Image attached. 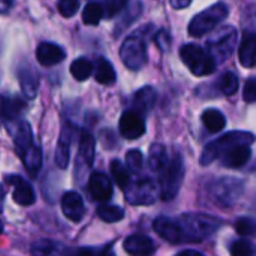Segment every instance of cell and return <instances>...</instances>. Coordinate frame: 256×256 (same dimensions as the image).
Instances as JSON below:
<instances>
[{
  "mask_svg": "<svg viewBox=\"0 0 256 256\" xmlns=\"http://www.w3.org/2000/svg\"><path fill=\"white\" fill-rule=\"evenodd\" d=\"M183 243H201L213 237L222 226V220L210 214L186 213L177 218Z\"/></svg>",
  "mask_w": 256,
  "mask_h": 256,
  "instance_id": "cell-1",
  "label": "cell"
},
{
  "mask_svg": "<svg viewBox=\"0 0 256 256\" xmlns=\"http://www.w3.org/2000/svg\"><path fill=\"white\" fill-rule=\"evenodd\" d=\"M152 30H153V26L140 27L130 36H128L124 42L122 44L120 57L129 70L136 72V70H141L147 64V60H148L147 38Z\"/></svg>",
  "mask_w": 256,
  "mask_h": 256,
  "instance_id": "cell-2",
  "label": "cell"
},
{
  "mask_svg": "<svg viewBox=\"0 0 256 256\" xmlns=\"http://www.w3.org/2000/svg\"><path fill=\"white\" fill-rule=\"evenodd\" d=\"M255 135L250 132H243V130L228 132V134L222 135L220 138H218L216 141H212L204 148L200 162L202 166H208L213 162H216L218 159L220 160L231 148H234L237 146H250L255 142Z\"/></svg>",
  "mask_w": 256,
  "mask_h": 256,
  "instance_id": "cell-3",
  "label": "cell"
},
{
  "mask_svg": "<svg viewBox=\"0 0 256 256\" xmlns=\"http://www.w3.org/2000/svg\"><path fill=\"white\" fill-rule=\"evenodd\" d=\"M238 40V32L232 26H225L219 28L213 36L208 38L206 50L214 60V63L219 66L225 63L234 52Z\"/></svg>",
  "mask_w": 256,
  "mask_h": 256,
  "instance_id": "cell-4",
  "label": "cell"
},
{
  "mask_svg": "<svg viewBox=\"0 0 256 256\" xmlns=\"http://www.w3.org/2000/svg\"><path fill=\"white\" fill-rule=\"evenodd\" d=\"M230 15V8L225 3H216L208 9L196 14L189 24V34L194 38H202L212 33L220 22H224Z\"/></svg>",
  "mask_w": 256,
  "mask_h": 256,
  "instance_id": "cell-5",
  "label": "cell"
},
{
  "mask_svg": "<svg viewBox=\"0 0 256 256\" xmlns=\"http://www.w3.org/2000/svg\"><path fill=\"white\" fill-rule=\"evenodd\" d=\"M183 63L195 76H206L216 70L218 64L208 54V51L196 44H188L180 50Z\"/></svg>",
  "mask_w": 256,
  "mask_h": 256,
  "instance_id": "cell-6",
  "label": "cell"
},
{
  "mask_svg": "<svg viewBox=\"0 0 256 256\" xmlns=\"http://www.w3.org/2000/svg\"><path fill=\"white\" fill-rule=\"evenodd\" d=\"M184 160L182 154H176L171 158L170 165L166 170L159 176V184H160V196L164 201H172L184 180Z\"/></svg>",
  "mask_w": 256,
  "mask_h": 256,
  "instance_id": "cell-7",
  "label": "cell"
},
{
  "mask_svg": "<svg viewBox=\"0 0 256 256\" xmlns=\"http://www.w3.org/2000/svg\"><path fill=\"white\" fill-rule=\"evenodd\" d=\"M208 194L214 202L224 207H232L244 194V183L234 177H224L210 184Z\"/></svg>",
  "mask_w": 256,
  "mask_h": 256,
  "instance_id": "cell-8",
  "label": "cell"
},
{
  "mask_svg": "<svg viewBox=\"0 0 256 256\" xmlns=\"http://www.w3.org/2000/svg\"><path fill=\"white\" fill-rule=\"evenodd\" d=\"M124 198L130 206H152L158 200L156 184L150 178H138L124 190Z\"/></svg>",
  "mask_w": 256,
  "mask_h": 256,
  "instance_id": "cell-9",
  "label": "cell"
},
{
  "mask_svg": "<svg viewBox=\"0 0 256 256\" xmlns=\"http://www.w3.org/2000/svg\"><path fill=\"white\" fill-rule=\"evenodd\" d=\"M118 129H120V134L123 138L138 140L146 134L147 126H146L144 117L141 114H138L136 111L130 110V111L123 112L120 123H118Z\"/></svg>",
  "mask_w": 256,
  "mask_h": 256,
  "instance_id": "cell-10",
  "label": "cell"
},
{
  "mask_svg": "<svg viewBox=\"0 0 256 256\" xmlns=\"http://www.w3.org/2000/svg\"><path fill=\"white\" fill-rule=\"evenodd\" d=\"M62 212L68 220L80 224L87 212L82 196L76 192H66L62 196Z\"/></svg>",
  "mask_w": 256,
  "mask_h": 256,
  "instance_id": "cell-11",
  "label": "cell"
},
{
  "mask_svg": "<svg viewBox=\"0 0 256 256\" xmlns=\"http://www.w3.org/2000/svg\"><path fill=\"white\" fill-rule=\"evenodd\" d=\"M8 180H9V184L14 188L12 198H14V201L18 206H21V207H30V206L34 204L36 194H34L32 184L27 180H24L20 176H10V177H8Z\"/></svg>",
  "mask_w": 256,
  "mask_h": 256,
  "instance_id": "cell-12",
  "label": "cell"
},
{
  "mask_svg": "<svg viewBox=\"0 0 256 256\" xmlns=\"http://www.w3.org/2000/svg\"><path fill=\"white\" fill-rule=\"evenodd\" d=\"M153 230L160 238H164L168 243H172V244L183 243V237H182V231H180V225L177 219L160 216L153 222Z\"/></svg>",
  "mask_w": 256,
  "mask_h": 256,
  "instance_id": "cell-13",
  "label": "cell"
},
{
  "mask_svg": "<svg viewBox=\"0 0 256 256\" xmlns=\"http://www.w3.org/2000/svg\"><path fill=\"white\" fill-rule=\"evenodd\" d=\"M88 190L94 201L106 202L112 196V183L104 172H93L88 180Z\"/></svg>",
  "mask_w": 256,
  "mask_h": 256,
  "instance_id": "cell-14",
  "label": "cell"
},
{
  "mask_svg": "<svg viewBox=\"0 0 256 256\" xmlns=\"http://www.w3.org/2000/svg\"><path fill=\"white\" fill-rule=\"evenodd\" d=\"M18 80L21 86V92L27 99H34L39 90V75L38 72L27 63L22 62L18 68Z\"/></svg>",
  "mask_w": 256,
  "mask_h": 256,
  "instance_id": "cell-15",
  "label": "cell"
},
{
  "mask_svg": "<svg viewBox=\"0 0 256 256\" xmlns=\"http://www.w3.org/2000/svg\"><path fill=\"white\" fill-rule=\"evenodd\" d=\"M74 138V129L69 124L63 126V130L60 134L57 147H56V165L60 170H68L70 164V144Z\"/></svg>",
  "mask_w": 256,
  "mask_h": 256,
  "instance_id": "cell-16",
  "label": "cell"
},
{
  "mask_svg": "<svg viewBox=\"0 0 256 256\" xmlns=\"http://www.w3.org/2000/svg\"><path fill=\"white\" fill-rule=\"evenodd\" d=\"M36 57L42 66L51 68V66L62 63L66 58V51L57 44L42 42V44H39V46L36 50Z\"/></svg>",
  "mask_w": 256,
  "mask_h": 256,
  "instance_id": "cell-17",
  "label": "cell"
},
{
  "mask_svg": "<svg viewBox=\"0 0 256 256\" xmlns=\"http://www.w3.org/2000/svg\"><path fill=\"white\" fill-rule=\"evenodd\" d=\"M123 248L129 256H153L156 252V246L153 240L141 234L128 237L123 243Z\"/></svg>",
  "mask_w": 256,
  "mask_h": 256,
  "instance_id": "cell-18",
  "label": "cell"
},
{
  "mask_svg": "<svg viewBox=\"0 0 256 256\" xmlns=\"http://www.w3.org/2000/svg\"><path fill=\"white\" fill-rule=\"evenodd\" d=\"M238 58L243 68L252 69L256 66V33L244 32L240 48H238Z\"/></svg>",
  "mask_w": 256,
  "mask_h": 256,
  "instance_id": "cell-19",
  "label": "cell"
},
{
  "mask_svg": "<svg viewBox=\"0 0 256 256\" xmlns=\"http://www.w3.org/2000/svg\"><path fill=\"white\" fill-rule=\"evenodd\" d=\"M32 256H74L72 250L54 240H38L30 248Z\"/></svg>",
  "mask_w": 256,
  "mask_h": 256,
  "instance_id": "cell-20",
  "label": "cell"
},
{
  "mask_svg": "<svg viewBox=\"0 0 256 256\" xmlns=\"http://www.w3.org/2000/svg\"><path fill=\"white\" fill-rule=\"evenodd\" d=\"M94 156H96V142L94 138L90 134H82L81 142H80V152H78V162L76 166L78 170H88L94 164Z\"/></svg>",
  "mask_w": 256,
  "mask_h": 256,
  "instance_id": "cell-21",
  "label": "cell"
},
{
  "mask_svg": "<svg viewBox=\"0 0 256 256\" xmlns=\"http://www.w3.org/2000/svg\"><path fill=\"white\" fill-rule=\"evenodd\" d=\"M156 99H158V93L152 86L140 88L134 94V111H136L138 114L146 117L154 108Z\"/></svg>",
  "mask_w": 256,
  "mask_h": 256,
  "instance_id": "cell-22",
  "label": "cell"
},
{
  "mask_svg": "<svg viewBox=\"0 0 256 256\" xmlns=\"http://www.w3.org/2000/svg\"><path fill=\"white\" fill-rule=\"evenodd\" d=\"M252 158V147L250 146H237L231 148L222 159L220 164L226 168L237 170L243 168Z\"/></svg>",
  "mask_w": 256,
  "mask_h": 256,
  "instance_id": "cell-23",
  "label": "cell"
},
{
  "mask_svg": "<svg viewBox=\"0 0 256 256\" xmlns=\"http://www.w3.org/2000/svg\"><path fill=\"white\" fill-rule=\"evenodd\" d=\"M171 159L168 156V150L164 144H153L150 147V153H148V165H150V170L152 172L160 176L166 166L170 165Z\"/></svg>",
  "mask_w": 256,
  "mask_h": 256,
  "instance_id": "cell-24",
  "label": "cell"
},
{
  "mask_svg": "<svg viewBox=\"0 0 256 256\" xmlns=\"http://www.w3.org/2000/svg\"><path fill=\"white\" fill-rule=\"evenodd\" d=\"M142 9H144V4L141 3V2H132V3H129L128 4V8L123 10V14H122V18H120V21L117 22V26H116V30H114V34L116 36H118L120 33H123L135 20H138L140 16H141V14H142Z\"/></svg>",
  "mask_w": 256,
  "mask_h": 256,
  "instance_id": "cell-25",
  "label": "cell"
},
{
  "mask_svg": "<svg viewBox=\"0 0 256 256\" xmlns=\"http://www.w3.org/2000/svg\"><path fill=\"white\" fill-rule=\"evenodd\" d=\"M96 81L99 84L108 86V84H114L117 81V74L116 69L112 66V63L110 60H106L105 57H99L96 60Z\"/></svg>",
  "mask_w": 256,
  "mask_h": 256,
  "instance_id": "cell-26",
  "label": "cell"
},
{
  "mask_svg": "<svg viewBox=\"0 0 256 256\" xmlns=\"http://www.w3.org/2000/svg\"><path fill=\"white\" fill-rule=\"evenodd\" d=\"M202 123L207 128V130L212 132V134L222 132L226 128V118H225L224 112H220L219 110H214V108H210V110L204 111Z\"/></svg>",
  "mask_w": 256,
  "mask_h": 256,
  "instance_id": "cell-27",
  "label": "cell"
},
{
  "mask_svg": "<svg viewBox=\"0 0 256 256\" xmlns=\"http://www.w3.org/2000/svg\"><path fill=\"white\" fill-rule=\"evenodd\" d=\"M105 16V8L100 3L90 2L84 6L82 10V21L86 26H98L100 20Z\"/></svg>",
  "mask_w": 256,
  "mask_h": 256,
  "instance_id": "cell-28",
  "label": "cell"
},
{
  "mask_svg": "<svg viewBox=\"0 0 256 256\" xmlns=\"http://www.w3.org/2000/svg\"><path fill=\"white\" fill-rule=\"evenodd\" d=\"M70 74L80 82L87 81L92 76V74H93V64H92V62L88 58L80 57V58H76L70 64Z\"/></svg>",
  "mask_w": 256,
  "mask_h": 256,
  "instance_id": "cell-29",
  "label": "cell"
},
{
  "mask_svg": "<svg viewBox=\"0 0 256 256\" xmlns=\"http://www.w3.org/2000/svg\"><path fill=\"white\" fill-rule=\"evenodd\" d=\"M22 108H26V104H22L20 99H9L6 96H3V122H9V120H16L21 118V111Z\"/></svg>",
  "mask_w": 256,
  "mask_h": 256,
  "instance_id": "cell-30",
  "label": "cell"
},
{
  "mask_svg": "<svg viewBox=\"0 0 256 256\" xmlns=\"http://www.w3.org/2000/svg\"><path fill=\"white\" fill-rule=\"evenodd\" d=\"M111 174H112L116 183H117L123 190H126V189L129 188V184L132 183L130 171H129L120 160H112V162H111Z\"/></svg>",
  "mask_w": 256,
  "mask_h": 256,
  "instance_id": "cell-31",
  "label": "cell"
},
{
  "mask_svg": "<svg viewBox=\"0 0 256 256\" xmlns=\"http://www.w3.org/2000/svg\"><path fill=\"white\" fill-rule=\"evenodd\" d=\"M98 214L105 224H117L124 219V210L117 206L104 204L98 208Z\"/></svg>",
  "mask_w": 256,
  "mask_h": 256,
  "instance_id": "cell-32",
  "label": "cell"
},
{
  "mask_svg": "<svg viewBox=\"0 0 256 256\" xmlns=\"http://www.w3.org/2000/svg\"><path fill=\"white\" fill-rule=\"evenodd\" d=\"M218 86H219V90L225 96H232L238 90V78H237V75L234 72H225L220 76Z\"/></svg>",
  "mask_w": 256,
  "mask_h": 256,
  "instance_id": "cell-33",
  "label": "cell"
},
{
  "mask_svg": "<svg viewBox=\"0 0 256 256\" xmlns=\"http://www.w3.org/2000/svg\"><path fill=\"white\" fill-rule=\"evenodd\" d=\"M234 228L238 236L242 237H250L256 236V220L252 218H240L236 220Z\"/></svg>",
  "mask_w": 256,
  "mask_h": 256,
  "instance_id": "cell-34",
  "label": "cell"
},
{
  "mask_svg": "<svg viewBox=\"0 0 256 256\" xmlns=\"http://www.w3.org/2000/svg\"><path fill=\"white\" fill-rule=\"evenodd\" d=\"M126 164H128V170L132 174H140L142 171L144 166V156L140 150H130L126 154Z\"/></svg>",
  "mask_w": 256,
  "mask_h": 256,
  "instance_id": "cell-35",
  "label": "cell"
},
{
  "mask_svg": "<svg viewBox=\"0 0 256 256\" xmlns=\"http://www.w3.org/2000/svg\"><path fill=\"white\" fill-rule=\"evenodd\" d=\"M231 256H255V248L249 240H237L231 244Z\"/></svg>",
  "mask_w": 256,
  "mask_h": 256,
  "instance_id": "cell-36",
  "label": "cell"
},
{
  "mask_svg": "<svg viewBox=\"0 0 256 256\" xmlns=\"http://www.w3.org/2000/svg\"><path fill=\"white\" fill-rule=\"evenodd\" d=\"M128 2H123V0H110V2H106L105 4H104V8H105V15L108 16V18H114L116 15H122L123 14V10L128 8Z\"/></svg>",
  "mask_w": 256,
  "mask_h": 256,
  "instance_id": "cell-37",
  "label": "cell"
},
{
  "mask_svg": "<svg viewBox=\"0 0 256 256\" xmlns=\"http://www.w3.org/2000/svg\"><path fill=\"white\" fill-rule=\"evenodd\" d=\"M57 8H58V12L62 14V16L72 18L80 9V2L78 0H62Z\"/></svg>",
  "mask_w": 256,
  "mask_h": 256,
  "instance_id": "cell-38",
  "label": "cell"
},
{
  "mask_svg": "<svg viewBox=\"0 0 256 256\" xmlns=\"http://www.w3.org/2000/svg\"><path fill=\"white\" fill-rule=\"evenodd\" d=\"M243 99L248 104H255L256 102V76L249 78L244 84L243 88Z\"/></svg>",
  "mask_w": 256,
  "mask_h": 256,
  "instance_id": "cell-39",
  "label": "cell"
},
{
  "mask_svg": "<svg viewBox=\"0 0 256 256\" xmlns=\"http://www.w3.org/2000/svg\"><path fill=\"white\" fill-rule=\"evenodd\" d=\"M154 44L160 48L162 52H166L170 50V44H171L168 32L166 30H159L158 33H154Z\"/></svg>",
  "mask_w": 256,
  "mask_h": 256,
  "instance_id": "cell-40",
  "label": "cell"
},
{
  "mask_svg": "<svg viewBox=\"0 0 256 256\" xmlns=\"http://www.w3.org/2000/svg\"><path fill=\"white\" fill-rule=\"evenodd\" d=\"M100 254H98L96 252V249H93V248H82V249H78L74 256H99Z\"/></svg>",
  "mask_w": 256,
  "mask_h": 256,
  "instance_id": "cell-41",
  "label": "cell"
},
{
  "mask_svg": "<svg viewBox=\"0 0 256 256\" xmlns=\"http://www.w3.org/2000/svg\"><path fill=\"white\" fill-rule=\"evenodd\" d=\"M190 0H184V2H180V0H171V6L174 9H184L188 6H190Z\"/></svg>",
  "mask_w": 256,
  "mask_h": 256,
  "instance_id": "cell-42",
  "label": "cell"
},
{
  "mask_svg": "<svg viewBox=\"0 0 256 256\" xmlns=\"http://www.w3.org/2000/svg\"><path fill=\"white\" fill-rule=\"evenodd\" d=\"M176 256H204L202 254L196 252V250H184V252H180L178 255Z\"/></svg>",
  "mask_w": 256,
  "mask_h": 256,
  "instance_id": "cell-43",
  "label": "cell"
},
{
  "mask_svg": "<svg viewBox=\"0 0 256 256\" xmlns=\"http://www.w3.org/2000/svg\"><path fill=\"white\" fill-rule=\"evenodd\" d=\"M99 256H116V255H114V252H112L111 249H106V250H104V252H102Z\"/></svg>",
  "mask_w": 256,
  "mask_h": 256,
  "instance_id": "cell-44",
  "label": "cell"
}]
</instances>
